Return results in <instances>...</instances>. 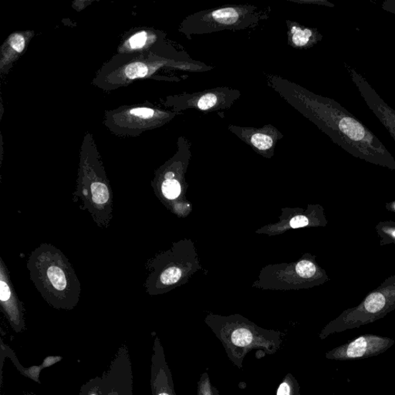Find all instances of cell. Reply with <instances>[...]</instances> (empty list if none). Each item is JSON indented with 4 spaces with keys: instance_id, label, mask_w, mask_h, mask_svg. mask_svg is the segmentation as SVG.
<instances>
[{
    "instance_id": "obj_7",
    "label": "cell",
    "mask_w": 395,
    "mask_h": 395,
    "mask_svg": "<svg viewBox=\"0 0 395 395\" xmlns=\"http://www.w3.org/2000/svg\"><path fill=\"white\" fill-rule=\"evenodd\" d=\"M344 66L369 108L395 141V110L380 97L361 74L356 72L348 64L344 63Z\"/></svg>"
},
{
    "instance_id": "obj_4",
    "label": "cell",
    "mask_w": 395,
    "mask_h": 395,
    "mask_svg": "<svg viewBox=\"0 0 395 395\" xmlns=\"http://www.w3.org/2000/svg\"><path fill=\"white\" fill-rule=\"evenodd\" d=\"M74 196L81 199V209L88 211L98 226L103 229L110 226L113 219V191L97 157L82 156Z\"/></svg>"
},
{
    "instance_id": "obj_19",
    "label": "cell",
    "mask_w": 395,
    "mask_h": 395,
    "mask_svg": "<svg viewBox=\"0 0 395 395\" xmlns=\"http://www.w3.org/2000/svg\"><path fill=\"white\" fill-rule=\"evenodd\" d=\"M199 395H219L217 391L211 387L208 375L199 382Z\"/></svg>"
},
{
    "instance_id": "obj_11",
    "label": "cell",
    "mask_w": 395,
    "mask_h": 395,
    "mask_svg": "<svg viewBox=\"0 0 395 395\" xmlns=\"http://www.w3.org/2000/svg\"><path fill=\"white\" fill-rule=\"evenodd\" d=\"M287 44L296 50H309L323 40V35L316 28L290 20L286 21Z\"/></svg>"
},
{
    "instance_id": "obj_24",
    "label": "cell",
    "mask_w": 395,
    "mask_h": 395,
    "mask_svg": "<svg viewBox=\"0 0 395 395\" xmlns=\"http://www.w3.org/2000/svg\"><path fill=\"white\" fill-rule=\"evenodd\" d=\"M393 235H394V236L395 237V232H394Z\"/></svg>"
},
{
    "instance_id": "obj_17",
    "label": "cell",
    "mask_w": 395,
    "mask_h": 395,
    "mask_svg": "<svg viewBox=\"0 0 395 395\" xmlns=\"http://www.w3.org/2000/svg\"><path fill=\"white\" fill-rule=\"evenodd\" d=\"M7 44V50H9V54L14 56L20 54L25 49L26 38L21 34H14L9 36Z\"/></svg>"
},
{
    "instance_id": "obj_18",
    "label": "cell",
    "mask_w": 395,
    "mask_h": 395,
    "mask_svg": "<svg viewBox=\"0 0 395 395\" xmlns=\"http://www.w3.org/2000/svg\"><path fill=\"white\" fill-rule=\"evenodd\" d=\"M296 271L299 276L303 278H311L316 273V266L313 263L304 260L297 264Z\"/></svg>"
},
{
    "instance_id": "obj_21",
    "label": "cell",
    "mask_w": 395,
    "mask_h": 395,
    "mask_svg": "<svg viewBox=\"0 0 395 395\" xmlns=\"http://www.w3.org/2000/svg\"><path fill=\"white\" fill-rule=\"evenodd\" d=\"M309 224V220L306 216H297L291 220V226L294 229L304 227Z\"/></svg>"
},
{
    "instance_id": "obj_13",
    "label": "cell",
    "mask_w": 395,
    "mask_h": 395,
    "mask_svg": "<svg viewBox=\"0 0 395 395\" xmlns=\"http://www.w3.org/2000/svg\"><path fill=\"white\" fill-rule=\"evenodd\" d=\"M164 40H165V36L161 33L139 31L129 38L126 43H125V47L131 51L141 50L144 46H147L149 44H165Z\"/></svg>"
},
{
    "instance_id": "obj_2",
    "label": "cell",
    "mask_w": 395,
    "mask_h": 395,
    "mask_svg": "<svg viewBox=\"0 0 395 395\" xmlns=\"http://www.w3.org/2000/svg\"><path fill=\"white\" fill-rule=\"evenodd\" d=\"M26 266L31 281L48 304L65 311L73 310L79 304L81 283L61 249L42 244L29 256Z\"/></svg>"
},
{
    "instance_id": "obj_20",
    "label": "cell",
    "mask_w": 395,
    "mask_h": 395,
    "mask_svg": "<svg viewBox=\"0 0 395 395\" xmlns=\"http://www.w3.org/2000/svg\"><path fill=\"white\" fill-rule=\"evenodd\" d=\"M287 1L296 4L319 5L334 7V4L325 1V0H287Z\"/></svg>"
},
{
    "instance_id": "obj_22",
    "label": "cell",
    "mask_w": 395,
    "mask_h": 395,
    "mask_svg": "<svg viewBox=\"0 0 395 395\" xmlns=\"http://www.w3.org/2000/svg\"><path fill=\"white\" fill-rule=\"evenodd\" d=\"M381 8L384 11L395 14V0H385Z\"/></svg>"
},
{
    "instance_id": "obj_5",
    "label": "cell",
    "mask_w": 395,
    "mask_h": 395,
    "mask_svg": "<svg viewBox=\"0 0 395 395\" xmlns=\"http://www.w3.org/2000/svg\"><path fill=\"white\" fill-rule=\"evenodd\" d=\"M242 95L229 86H217L202 91L171 96L166 104L180 112L194 109L205 114L229 110Z\"/></svg>"
},
{
    "instance_id": "obj_15",
    "label": "cell",
    "mask_w": 395,
    "mask_h": 395,
    "mask_svg": "<svg viewBox=\"0 0 395 395\" xmlns=\"http://www.w3.org/2000/svg\"><path fill=\"white\" fill-rule=\"evenodd\" d=\"M116 371H112L106 379L104 384V390L108 393V395H124L131 389V381L128 385L124 384V378L118 376Z\"/></svg>"
},
{
    "instance_id": "obj_16",
    "label": "cell",
    "mask_w": 395,
    "mask_h": 395,
    "mask_svg": "<svg viewBox=\"0 0 395 395\" xmlns=\"http://www.w3.org/2000/svg\"><path fill=\"white\" fill-rule=\"evenodd\" d=\"M277 395H301L300 387L291 374L286 376L285 380L279 385Z\"/></svg>"
},
{
    "instance_id": "obj_8",
    "label": "cell",
    "mask_w": 395,
    "mask_h": 395,
    "mask_svg": "<svg viewBox=\"0 0 395 395\" xmlns=\"http://www.w3.org/2000/svg\"><path fill=\"white\" fill-rule=\"evenodd\" d=\"M228 129L256 152L267 158L274 156L278 141L284 138V134L271 124L261 128L242 127L230 124Z\"/></svg>"
},
{
    "instance_id": "obj_9",
    "label": "cell",
    "mask_w": 395,
    "mask_h": 395,
    "mask_svg": "<svg viewBox=\"0 0 395 395\" xmlns=\"http://www.w3.org/2000/svg\"><path fill=\"white\" fill-rule=\"evenodd\" d=\"M0 305L16 331L24 329V306L18 298L8 268L0 259Z\"/></svg>"
},
{
    "instance_id": "obj_25",
    "label": "cell",
    "mask_w": 395,
    "mask_h": 395,
    "mask_svg": "<svg viewBox=\"0 0 395 395\" xmlns=\"http://www.w3.org/2000/svg\"><path fill=\"white\" fill-rule=\"evenodd\" d=\"M394 208H395V206H394Z\"/></svg>"
},
{
    "instance_id": "obj_10",
    "label": "cell",
    "mask_w": 395,
    "mask_h": 395,
    "mask_svg": "<svg viewBox=\"0 0 395 395\" xmlns=\"http://www.w3.org/2000/svg\"><path fill=\"white\" fill-rule=\"evenodd\" d=\"M180 114L176 111H161L151 108H133L117 115L118 123L124 121L125 128H157L166 124ZM124 124H121L123 125Z\"/></svg>"
},
{
    "instance_id": "obj_12",
    "label": "cell",
    "mask_w": 395,
    "mask_h": 395,
    "mask_svg": "<svg viewBox=\"0 0 395 395\" xmlns=\"http://www.w3.org/2000/svg\"><path fill=\"white\" fill-rule=\"evenodd\" d=\"M161 358V365L157 366L156 362L153 365V391L155 395H175L174 390L172 389L171 378H169V369L165 359Z\"/></svg>"
},
{
    "instance_id": "obj_1",
    "label": "cell",
    "mask_w": 395,
    "mask_h": 395,
    "mask_svg": "<svg viewBox=\"0 0 395 395\" xmlns=\"http://www.w3.org/2000/svg\"><path fill=\"white\" fill-rule=\"evenodd\" d=\"M267 85L353 156L395 169V159L358 118L336 101L316 94L281 76L266 74Z\"/></svg>"
},
{
    "instance_id": "obj_6",
    "label": "cell",
    "mask_w": 395,
    "mask_h": 395,
    "mask_svg": "<svg viewBox=\"0 0 395 395\" xmlns=\"http://www.w3.org/2000/svg\"><path fill=\"white\" fill-rule=\"evenodd\" d=\"M395 344L389 337L364 334L326 352V358L334 361H354L372 358L388 351Z\"/></svg>"
},
{
    "instance_id": "obj_14",
    "label": "cell",
    "mask_w": 395,
    "mask_h": 395,
    "mask_svg": "<svg viewBox=\"0 0 395 395\" xmlns=\"http://www.w3.org/2000/svg\"><path fill=\"white\" fill-rule=\"evenodd\" d=\"M163 172V179L161 183V191L164 197L169 200H175L181 194V187L180 182L176 179V171L170 168Z\"/></svg>"
},
{
    "instance_id": "obj_23",
    "label": "cell",
    "mask_w": 395,
    "mask_h": 395,
    "mask_svg": "<svg viewBox=\"0 0 395 395\" xmlns=\"http://www.w3.org/2000/svg\"><path fill=\"white\" fill-rule=\"evenodd\" d=\"M89 395H98V394L96 393H91Z\"/></svg>"
},
{
    "instance_id": "obj_3",
    "label": "cell",
    "mask_w": 395,
    "mask_h": 395,
    "mask_svg": "<svg viewBox=\"0 0 395 395\" xmlns=\"http://www.w3.org/2000/svg\"><path fill=\"white\" fill-rule=\"evenodd\" d=\"M271 6L225 5L192 14L183 20L179 32L192 40L195 36L221 31H251L268 20Z\"/></svg>"
}]
</instances>
